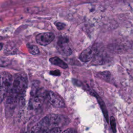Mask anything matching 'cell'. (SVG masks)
Returning a JSON list of instances; mask_svg holds the SVG:
<instances>
[{"instance_id": "cell-1", "label": "cell", "mask_w": 133, "mask_h": 133, "mask_svg": "<svg viewBox=\"0 0 133 133\" xmlns=\"http://www.w3.org/2000/svg\"><path fill=\"white\" fill-rule=\"evenodd\" d=\"M28 86V78L25 74H17L12 81L10 92L7 103L8 105H14L24 94Z\"/></svg>"}, {"instance_id": "cell-3", "label": "cell", "mask_w": 133, "mask_h": 133, "mask_svg": "<svg viewBox=\"0 0 133 133\" xmlns=\"http://www.w3.org/2000/svg\"><path fill=\"white\" fill-rule=\"evenodd\" d=\"M11 75L7 72H3L1 73V101L3 100L7 92L11 87L12 83Z\"/></svg>"}, {"instance_id": "cell-6", "label": "cell", "mask_w": 133, "mask_h": 133, "mask_svg": "<svg viewBox=\"0 0 133 133\" xmlns=\"http://www.w3.org/2000/svg\"><path fill=\"white\" fill-rule=\"evenodd\" d=\"M47 98L50 103L56 108H63L65 105L64 102L62 98L53 91H48Z\"/></svg>"}, {"instance_id": "cell-2", "label": "cell", "mask_w": 133, "mask_h": 133, "mask_svg": "<svg viewBox=\"0 0 133 133\" xmlns=\"http://www.w3.org/2000/svg\"><path fill=\"white\" fill-rule=\"evenodd\" d=\"M47 92L43 87H39L36 89H31L30 99L29 102V108L30 110L38 109L43 103L44 100L47 98Z\"/></svg>"}, {"instance_id": "cell-17", "label": "cell", "mask_w": 133, "mask_h": 133, "mask_svg": "<svg viewBox=\"0 0 133 133\" xmlns=\"http://www.w3.org/2000/svg\"><path fill=\"white\" fill-rule=\"evenodd\" d=\"M50 74L51 75H55V76H59V75H60V72L58 70H56L55 71L54 70V71H51L50 72Z\"/></svg>"}, {"instance_id": "cell-18", "label": "cell", "mask_w": 133, "mask_h": 133, "mask_svg": "<svg viewBox=\"0 0 133 133\" xmlns=\"http://www.w3.org/2000/svg\"><path fill=\"white\" fill-rule=\"evenodd\" d=\"M62 133H77L76 130L73 128H69L64 131H63Z\"/></svg>"}, {"instance_id": "cell-5", "label": "cell", "mask_w": 133, "mask_h": 133, "mask_svg": "<svg viewBox=\"0 0 133 133\" xmlns=\"http://www.w3.org/2000/svg\"><path fill=\"white\" fill-rule=\"evenodd\" d=\"M99 50L95 45L90 46L83 50L79 56V60L83 62L89 61L98 53Z\"/></svg>"}, {"instance_id": "cell-16", "label": "cell", "mask_w": 133, "mask_h": 133, "mask_svg": "<svg viewBox=\"0 0 133 133\" xmlns=\"http://www.w3.org/2000/svg\"><path fill=\"white\" fill-rule=\"evenodd\" d=\"M1 59H2L3 60H4V61L1 60V65L2 66H3V65H4V66H5V65H7V64H8L9 60L5 58H1Z\"/></svg>"}, {"instance_id": "cell-15", "label": "cell", "mask_w": 133, "mask_h": 133, "mask_svg": "<svg viewBox=\"0 0 133 133\" xmlns=\"http://www.w3.org/2000/svg\"><path fill=\"white\" fill-rule=\"evenodd\" d=\"M60 131H61V129L59 127H57V128L51 129V130L47 131L46 133H60Z\"/></svg>"}, {"instance_id": "cell-19", "label": "cell", "mask_w": 133, "mask_h": 133, "mask_svg": "<svg viewBox=\"0 0 133 133\" xmlns=\"http://www.w3.org/2000/svg\"><path fill=\"white\" fill-rule=\"evenodd\" d=\"M2 47H3V44H2V43H1V50H2Z\"/></svg>"}, {"instance_id": "cell-8", "label": "cell", "mask_w": 133, "mask_h": 133, "mask_svg": "<svg viewBox=\"0 0 133 133\" xmlns=\"http://www.w3.org/2000/svg\"><path fill=\"white\" fill-rule=\"evenodd\" d=\"M94 61L93 62L95 64H102L104 63L107 61V60L108 59V57L107 56L103 53L99 52L95 56L94 58Z\"/></svg>"}, {"instance_id": "cell-9", "label": "cell", "mask_w": 133, "mask_h": 133, "mask_svg": "<svg viewBox=\"0 0 133 133\" xmlns=\"http://www.w3.org/2000/svg\"><path fill=\"white\" fill-rule=\"evenodd\" d=\"M49 61L52 64L58 66L62 69H65L68 68L67 64L58 57H54L50 58Z\"/></svg>"}, {"instance_id": "cell-13", "label": "cell", "mask_w": 133, "mask_h": 133, "mask_svg": "<svg viewBox=\"0 0 133 133\" xmlns=\"http://www.w3.org/2000/svg\"><path fill=\"white\" fill-rule=\"evenodd\" d=\"M110 123L112 130L113 133H116V124L115 119L113 116H111L110 118Z\"/></svg>"}, {"instance_id": "cell-11", "label": "cell", "mask_w": 133, "mask_h": 133, "mask_svg": "<svg viewBox=\"0 0 133 133\" xmlns=\"http://www.w3.org/2000/svg\"><path fill=\"white\" fill-rule=\"evenodd\" d=\"M97 76L107 82H109L111 79V73L109 71H108L99 72L97 73Z\"/></svg>"}, {"instance_id": "cell-14", "label": "cell", "mask_w": 133, "mask_h": 133, "mask_svg": "<svg viewBox=\"0 0 133 133\" xmlns=\"http://www.w3.org/2000/svg\"><path fill=\"white\" fill-rule=\"evenodd\" d=\"M55 25H56L57 28L59 30H61L63 29L65 26V24H64L62 22H57L55 23Z\"/></svg>"}, {"instance_id": "cell-7", "label": "cell", "mask_w": 133, "mask_h": 133, "mask_svg": "<svg viewBox=\"0 0 133 133\" xmlns=\"http://www.w3.org/2000/svg\"><path fill=\"white\" fill-rule=\"evenodd\" d=\"M55 38V35L51 32L41 33L37 34L35 37L36 42L42 46L49 44Z\"/></svg>"}, {"instance_id": "cell-4", "label": "cell", "mask_w": 133, "mask_h": 133, "mask_svg": "<svg viewBox=\"0 0 133 133\" xmlns=\"http://www.w3.org/2000/svg\"><path fill=\"white\" fill-rule=\"evenodd\" d=\"M68 42L67 37L61 36L59 38L57 43L56 48L58 51L64 56H69L72 54V50Z\"/></svg>"}, {"instance_id": "cell-10", "label": "cell", "mask_w": 133, "mask_h": 133, "mask_svg": "<svg viewBox=\"0 0 133 133\" xmlns=\"http://www.w3.org/2000/svg\"><path fill=\"white\" fill-rule=\"evenodd\" d=\"M95 96L96 97L97 101L99 104V105L101 109V110L103 113L104 116L107 121V122H109V116H108V111L105 106V104L104 103V102H103V101L102 100V99L96 93Z\"/></svg>"}, {"instance_id": "cell-12", "label": "cell", "mask_w": 133, "mask_h": 133, "mask_svg": "<svg viewBox=\"0 0 133 133\" xmlns=\"http://www.w3.org/2000/svg\"><path fill=\"white\" fill-rule=\"evenodd\" d=\"M26 47L29 52L33 55H38L39 52L38 47L35 45H33L31 44H27Z\"/></svg>"}]
</instances>
